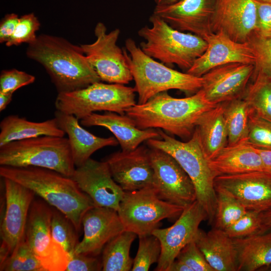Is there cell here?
Segmentation results:
<instances>
[{
  "instance_id": "cell-1",
  "label": "cell",
  "mask_w": 271,
  "mask_h": 271,
  "mask_svg": "<svg viewBox=\"0 0 271 271\" xmlns=\"http://www.w3.org/2000/svg\"><path fill=\"white\" fill-rule=\"evenodd\" d=\"M26 55L45 68L58 93L75 91L101 81L80 46L63 38L41 34L28 44Z\"/></svg>"
},
{
  "instance_id": "cell-2",
  "label": "cell",
  "mask_w": 271,
  "mask_h": 271,
  "mask_svg": "<svg viewBox=\"0 0 271 271\" xmlns=\"http://www.w3.org/2000/svg\"><path fill=\"white\" fill-rule=\"evenodd\" d=\"M217 105L208 101L201 89L184 98L173 97L165 91L145 103H136L125 114L140 129L159 128L190 139L200 117Z\"/></svg>"
},
{
  "instance_id": "cell-3",
  "label": "cell",
  "mask_w": 271,
  "mask_h": 271,
  "mask_svg": "<svg viewBox=\"0 0 271 271\" xmlns=\"http://www.w3.org/2000/svg\"><path fill=\"white\" fill-rule=\"evenodd\" d=\"M0 176L32 191L49 205L63 213L78 232L81 229L84 214L95 206L71 177L51 169L1 166Z\"/></svg>"
},
{
  "instance_id": "cell-4",
  "label": "cell",
  "mask_w": 271,
  "mask_h": 271,
  "mask_svg": "<svg viewBox=\"0 0 271 271\" xmlns=\"http://www.w3.org/2000/svg\"><path fill=\"white\" fill-rule=\"evenodd\" d=\"M125 53L138 94V104H143L153 96L171 89L193 94L203 86L202 77L173 69L144 53L135 41L128 38Z\"/></svg>"
},
{
  "instance_id": "cell-5",
  "label": "cell",
  "mask_w": 271,
  "mask_h": 271,
  "mask_svg": "<svg viewBox=\"0 0 271 271\" xmlns=\"http://www.w3.org/2000/svg\"><path fill=\"white\" fill-rule=\"evenodd\" d=\"M149 21L151 27L144 26L138 31L144 39L140 47L147 55L166 65L176 64L187 71L207 47L202 38L177 30L153 14Z\"/></svg>"
},
{
  "instance_id": "cell-6",
  "label": "cell",
  "mask_w": 271,
  "mask_h": 271,
  "mask_svg": "<svg viewBox=\"0 0 271 271\" xmlns=\"http://www.w3.org/2000/svg\"><path fill=\"white\" fill-rule=\"evenodd\" d=\"M160 139L147 141L148 145L168 153L181 165L192 181L196 192L197 200L202 206L210 223L214 221L217 195L214 188L215 175L209 165L194 131L186 142L178 141L160 129Z\"/></svg>"
},
{
  "instance_id": "cell-7",
  "label": "cell",
  "mask_w": 271,
  "mask_h": 271,
  "mask_svg": "<svg viewBox=\"0 0 271 271\" xmlns=\"http://www.w3.org/2000/svg\"><path fill=\"white\" fill-rule=\"evenodd\" d=\"M0 165L38 167L71 177L75 170L68 138L42 136L0 147Z\"/></svg>"
},
{
  "instance_id": "cell-8",
  "label": "cell",
  "mask_w": 271,
  "mask_h": 271,
  "mask_svg": "<svg viewBox=\"0 0 271 271\" xmlns=\"http://www.w3.org/2000/svg\"><path fill=\"white\" fill-rule=\"evenodd\" d=\"M135 92L134 87L99 81L75 91L58 93L55 106L57 110L79 120L98 111L124 114L136 104Z\"/></svg>"
},
{
  "instance_id": "cell-9",
  "label": "cell",
  "mask_w": 271,
  "mask_h": 271,
  "mask_svg": "<svg viewBox=\"0 0 271 271\" xmlns=\"http://www.w3.org/2000/svg\"><path fill=\"white\" fill-rule=\"evenodd\" d=\"M185 207L161 199L153 187L124 191L117 213L125 230L151 234L161 221L179 217Z\"/></svg>"
},
{
  "instance_id": "cell-10",
  "label": "cell",
  "mask_w": 271,
  "mask_h": 271,
  "mask_svg": "<svg viewBox=\"0 0 271 271\" xmlns=\"http://www.w3.org/2000/svg\"><path fill=\"white\" fill-rule=\"evenodd\" d=\"M96 40L92 43L82 44L81 48L101 81L108 83L128 84L133 80L125 56L117 45L120 30L107 32L102 22L94 28Z\"/></svg>"
},
{
  "instance_id": "cell-11",
  "label": "cell",
  "mask_w": 271,
  "mask_h": 271,
  "mask_svg": "<svg viewBox=\"0 0 271 271\" xmlns=\"http://www.w3.org/2000/svg\"><path fill=\"white\" fill-rule=\"evenodd\" d=\"M47 204L40 199L33 201L26 224L25 239L46 271H64L68 255L52 238L53 209Z\"/></svg>"
},
{
  "instance_id": "cell-12",
  "label": "cell",
  "mask_w": 271,
  "mask_h": 271,
  "mask_svg": "<svg viewBox=\"0 0 271 271\" xmlns=\"http://www.w3.org/2000/svg\"><path fill=\"white\" fill-rule=\"evenodd\" d=\"M4 180L5 209L1 224L0 264L17 249L25 237L29 210L35 194L8 178Z\"/></svg>"
},
{
  "instance_id": "cell-13",
  "label": "cell",
  "mask_w": 271,
  "mask_h": 271,
  "mask_svg": "<svg viewBox=\"0 0 271 271\" xmlns=\"http://www.w3.org/2000/svg\"><path fill=\"white\" fill-rule=\"evenodd\" d=\"M153 188L162 200L186 207L197 200L194 185L187 173L170 154L151 148Z\"/></svg>"
},
{
  "instance_id": "cell-14",
  "label": "cell",
  "mask_w": 271,
  "mask_h": 271,
  "mask_svg": "<svg viewBox=\"0 0 271 271\" xmlns=\"http://www.w3.org/2000/svg\"><path fill=\"white\" fill-rule=\"evenodd\" d=\"M207 215L197 201L185 207L175 223L165 228H156L152 234L159 240L161 253L156 271H168L181 250L193 240L199 225Z\"/></svg>"
},
{
  "instance_id": "cell-15",
  "label": "cell",
  "mask_w": 271,
  "mask_h": 271,
  "mask_svg": "<svg viewBox=\"0 0 271 271\" xmlns=\"http://www.w3.org/2000/svg\"><path fill=\"white\" fill-rule=\"evenodd\" d=\"M215 190L228 193L247 210L262 212L271 209V171H255L217 176Z\"/></svg>"
},
{
  "instance_id": "cell-16",
  "label": "cell",
  "mask_w": 271,
  "mask_h": 271,
  "mask_svg": "<svg viewBox=\"0 0 271 271\" xmlns=\"http://www.w3.org/2000/svg\"><path fill=\"white\" fill-rule=\"evenodd\" d=\"M218 0H180L171 5L156 6L153 14L173 28L205 39L213 33V21Z\"/></svg>"
},
{
  "instance_id": "cell-17",
  "label": "cell",
  "mask_w": 271,
  "mask_h": 271,
  "mask_svg": "<svg viewBox=\"0 0 271 271\" xmlns=\"http://www.w3.org/2000/svg\"><path fill=\"white\" fill-rule=\"evenodd\" d=\"M71 178L94 205L118 210L124 191L114 180L107 162L89 159L76 167Z\"/></svg>"
},
{
  "instance_id": "cell-18",
  "label": "cell",
  "mask_w": 271,
  "mask_h": 271,
  "mask_svg": "<svg viewBox=\"0 0 271 271\" xmlns=\"http://www.w3.org/2000/svg\"><path fill=\"white\" fill-rule=\"evenodd\" d=\"M255 70L253 64L233 63L212 69L202 77L206 98L217 105L242 97Z\"/></svg>"
},
{
  "instance_id": "cell-19",
  "label": "cell",
  "mask_w": 271,
  "mask_h": 271,
  "mask_svg": "<svg viewBox=\"0 0 271 271\" xmlns=\"http://www.w3.org/2000/svg\"><path fill=\"white\" fill-rule=\"evenodd\" d=\"M105 161L114 180L124 191L153 188V169L149 149L145 146L114 153Z\"/></svg>"
},
{
  "instance_id": "cell-20",
  "label": "cell",
  "mask_w": 271,
  "mask_h": 271,
  "mask_svg": "<svg viewBox=\"0 0 271 271\" xmlns=\"http://www.w3.org/2000/svg\"><path fill=\"white\" fill-rule=\"evenodd\" d=\"M84 235L74 253L97 256L110 240L125 230L117 211L95 206L89 209L82 220Z\"/></svg>"
},
{
  "instance_id": "cell-21",
  "label": "cell",
  "mask_w": 271,
  "mask_h": 271,
  "mask_svg": "<svg viewBox=\"0 0 271 271\" xmlns=\"http://www.w3.org/2000/svg\"><path fill=\"white\" fill-rule=\"evenodd\" d=\"M204 40L207 47L186 71L190 74L202 77L213 68L229 63L255 64V57L248 42H236L222 32L213 33Z\"/></svg>"
},
{
  "instance_id": "cell-22",
  "label": "cell",
  "mask_w": 271,
  "mask_h": 271,
  "mask_svg": "<svg viewBox=\"0 0 271 271\" xmlns=\"http://www.w3.org/2000/svg\"><path fill=\"white\" fill-rule=\"evenodd\" d=\"M257 21L255 0H218L213 21V32H222L233 40L248 41Z\"/></svg>"
},
{
  "instance_id": "cell-23",
  "label": "cell",
  "mask_w": 271,
  "mask_h": 271,
  "mask_svg": "<svg viewBox=\"0 0 271 271\" xmlns=\"http://www.w3.org/2000/svg\"><path fill=\"white\" fill-rule=\"evenodd\" d=\"M85 126H99L108 129L115 137L122 151L133 150L145 141L160 138L154 128L140 129L126 114L106 111L103 114L93 112L81 119Z\"/></svg>"
},
{
  "instance_id": "cell-24",
  "label": "cell",
  "mask_w": 271,
  "mask_h": 271,
  "mask_svg": "<svg viewBox=\"0 0 271 271\" xmlns=\"http://www.w3.org/2000/svg\"><path fill=\"white\" fill-rule=\"evenodd\" d=\"M55 117L60 128L68 135L75 167L83 165L96 151L118 144L113 137L102 138L90 133L80 124L79 119L73 115L56 110Z\"/></svg>"
},
{
  "instance_id": "cell-25",
  "label": "cell",
  "mask_w": 271,
  "mask_h": 271,
  "mask_svg": "<svg viewBox=\"0 0 271 271\" xmlns=\"http://www.w3.org/2000/svg\"><path fill=\"white\" fill-rule=\"evenodd\" d=\"M214 271H237V253L233 240L216 227L206 233L199 229L194 239Z\"/></svg>"
},
{
  "instance_id": "cell-26",
  "label": "cell",
  "mask_w": 271,
  "mask_h": 271,
  "mask_svg": "<svg viewBox=\"0 0 271 271\" xmlns=\"http://www.w3.org/2000/svg\"><path fill=\"white\" fill-rule=\"evenodd\" d=\"M209 165L215 177L266 170L256 148L246 142L227 145L209 160Z\"/></svg>"
},
{
  "instance_id": "cell-27",
  "label": "cell",
  "mask_w": 271,
  "mask_h": 271,
  "mask_svg": "<svg viewBox=\"0 0 271 271\" xmlns=\"http://www.w3.org/2000/svg\"><path fill=\"white\" fill-rule=\"evenodd\" d=\"M222 103L204 113L197 122L194 131L208 160L216 156L227 145V130Z\"/></svg>"
},
{
  "instance_id": "cell-28",
  "label": "cell",
  "mask_w": 271,
  "mask_h": 271,
  "mask_svg": "<svg viewBox=\"0 0 271 271\" xmlns=\"http://www.w3.org/2000/svg\"><path fill=\"white\" fill-rule=\"evenodd\" d=\"M0 129V147L13 141L42 136L63 137L65 134L55 117L35 122L17 115H9L1 121Z\"/></svg>"
},
{
  "instance_id": "cell-29",
  "label": "cell",
  "mask_w": 271,
  "mask_h": 271,
  "mask_svg": "<svg viewBox=\"0 0 271 271\" xmlns=\"http://www.w3.org/2000/svg\"><path fill=\"white\" fill-rule=\"evenodd\" d=\"M233 239L237 253V271H254L271 264V232Z\"/></svg>"
},
{
  "instance_id": "cell-30",
  "label": "cell",
  "mask_w": 271,
  "mask_h": 271,
  "mask_svg": "<svg viewBox=\"0 0 271 271\" xmlns=\"http://www.w3.org/2000/svg\"><path fill=\"white\" fill-rule=\"evenodd\" d=\"M137 236L133 232L124 230L107 243L102 251V270H131L133 259L129 251Z\"/></svg>"
},
{
  "instance_id": "cell-31",
  "label": "cell",
  "mask_w": 271,
  "mask_h": 271,
  "mask_svg": "<svg viewBox=\"0 0 271 271\" xmlns=\"http://www.w3.org/2000/svg\"><path fill=\"white\" fill-rule=\"evenodd\" d=\"M227 130V145L246 142L249 126L250 108L242 97L222 103Z\"/></svg>"
},
{
  "instance_id": "cell-32",
  "label": "cell",
  "mask_w": 271,
  "mask_h": 271,
  "mask_svg": "<svg viewBox=\"0 0 271 271\" xmlns=\"http://www.w3.org/2000/svg\"><path fill=\"white\" fill-rule=\"evenodd\" d=\"M251 79L242 97L252 112L271 120V78L254 72Z\"/></svg>"
},
{
  "instance_id": "cell-33",
  "label": "cell",
  "mask_w": 271,
  "mask_h": 271,
  "mask_svg": "<svg viewBox=\"0 0 271 271\" xmlns=\"http://www.w3.org/2000/svg\"><path fill=\"white\" fill-rule=\"evenodd\" d=\"M217 195L215 227L224 230L238 220L247 210L234 197L220 190Z\"/></svg>"
},
{
  "instance_id": "cell-34",
  "label": "cell",
  "mask_w": 271,
  "mask_h": 271,
  "mask_svg": "<svg viewBox=\"0 0 271 271\" xmlns=\"http://www.w3.org/2000/svg\"><path fill=\"white\" fill-rule=\"evenodd\" d=\"M52 238L60 244L68 256L74 252L79 242L78 231L71 221L57 209H53L51 220Z\"/></svg>"
},
{
  "instance_id": "cell-35",
  "label": "cell",
  "mask_w": 271,
  "mask_h": 271,
  "mask_svg": "<svg viewBox=\"0 0 271 271\" xmlns=\"http://www.w3.org/2000/svg\"><path fill=\"white\" fill-rule=\"evenodd\" d=\"M1 271H46L25 238L16 250L0 264Z\"/></svg>"
},
{
  "instance_id": "cell-36",
  "label": "cell",
  "mask_w": 271,
  "mask_h": 271,
  "mask_svg": "<svg viewBox=\"0 0 271 271\" xmlns=\"http://www.w3.org/2000/svg\"><path fill=\"white\" fill-rule=\"evenodd\" d=\"M139 243L131 270L148 271L151 265L158 262L161 253L158 238L152 233L139 235Z\"/></svg>"
},
{
  "instance_id": "cell-37",
  "label": "cell",
  "mask_w": 271,
  "mask_h": 271,
  "mask_svg": "<svg viewBox=\"0 0 271 271\" xmlns=\"http://www.w3.org/2000/svg\"><path fill=\"white\" fill-rule=\"evenodd\" d=\"M260 213L247 210L224 231L231 238L236 239L248 237L268 230L262 225Z\"/></svg>"
},
{
  "instance_id": "cell-38",
  "label": "cell",
  "mask_w": 271,
  "mask_h": 271,
  "mask_svg": "<svg viewBox=\"0 0 271 271\" xmlns=\"http://www.w3.org/2000/svg\"><path fill=\"white\" fill-rule=\"evenodd\" d=\"M246 142L256 148L271 149V120L250 110Z\"/></svg>"
},
{
  "instance_id": "cell-39",
  "label": "cell",
  "mask_w": 271,
  "mask_h": 271,
  "mask_svg": "<svg viewBox=\"0 0 271 271\" xmlns=\"http://www.w3.org/2000/svg\"><path fill=\"white\" fill-rule=\"evenodd\" d=\"M248 42L255 57L254 72L271 78V37L253 33Z\"/></svg>"
},
{
  "instance_id": "cell-40",
  "label": "cell",
  "mask_w": 271,
  "mask_h": 271,
  "mask_svg": "<svg viewBox=\"0 0 271 271\" xmlns=\"http://www.w3.org/2000/svg\"><path fill=\"white\" fill-rule=\"evenodd\" d=\"M40 23L34 13L24 15L19 18L15 30L5 44L7 47L19 46L23 43H32L37 37L36 32L39 30Z\"/></svg>"
},
{
  "instance_id": "cell-41",
  "label": "cell",
  "mask_w": 271,
  "mask_h": 271,
  "mask_svg": "<svg viewBox=\"0 0 271 271\" xmlns=\"http://www.w3.org/2000/svg\"><path fill=\"white\" fill-rule=\"evenodd\" d=\"M35 81V77L16 69L2 70L0 74V92L14 93L17 89Z\"/></svg>"
},
{
  "instance_id": "cell-42",
  "label": "cell",
  "mask_w": 271,
  "mask_h": 271,
  "mask_svg": "<svg viewBox=\"0 0 271 271\" xmlns=\"http://www.w3.org/2000/svg\"><path fill=\"white\" fill-rule=\"evenodd\" d=\"M176 259L184 263L191 271H214L194 240L181 250Z\"/></svg>"
},
{
  "instance_id": "cell-43",
  "label": "cell",
  "mask_w": 271,
  "mask_h": 271,
  "mask_svg": "<svg viewBox=\"0 0 271 271\" xmlns=\"http://www.w3.org/2000/svg\"><path fill=\"white\" fill-rule=\"evenodd\" d=\"M102 270L101 260L97 256L73 253L68 256L65 271H96Z\"/></svg>"
},
{
  "instance_id": "cell-44",
  "label": "cell",
  "mask_w": 271,
  "mask_h": 271,
  "mask_svg": "<svg viewBox=\"0 0 271 271\" xmlns=\"http://www.w3.org/2000/svg\"><path fill=\"white\" fill-rule=\"evenodd\" d=\"M257 21L254 33L263 36L271 37V3L255 0Z\"/></svg>"
},
{
  "instance_id": "cell-45",
  "label": "cell",
  "mask_w": 271,
  "mask_h": 271,
  "mask_svg": "<svg viewBox=\"0 0 271 271\" xmlns=\"http://www.w3.org/2000/svg\"><path fill=\"white\" fill-rule=\"evenodd\" d=\"M18 15L15 13L8 14L0 22V43H6L13 35L19 22Z\"/></svg>"
},
{
  "instance_id": "cell-46",
  "label": "cell",
  "mask_w": 271,
  "mask_h": 271,
  "mask_svg": "<svg viewBox=\"0 0 271 271\" xmlns=\"http://www.w3.org/2000/svg\"><path fill=\"white\" fill-rule=\"evenodd\" d=\"M255 148L261 158L266 170L271 171V149Z\"/></svg>"
},
{
  "instance_id": "cell-47",
  "label": "cell",
  "mask_w": 271,
  "mask_h": 271,
  "mask_svg": "<svg viewBox=\"0 0 271 271\" xmlns=\"http://www.w3.org/2000/svg\"><path fill=\"white\" fill-rule=\"evenodd\" d=\"M168 271H191L184 263L175 259L170 266Z\"/></svg>"
},
{
  "instance_id": "cell-48",
  "label": "cell",
  "mask_w": 271,
  "mask_h": 271,
  "mask_svg": "<svg viewBox=\"0 0 271 271\" xmlns=\"http://www.w3.org/2000/svg\"><path fill=\"white\" fill-rule=\"evenodd\" d=\"M13 93L0 92V111L4 110L12 99Z\"/></svg>"
},
{
  "instance_id": "cell-49",
  "label": "cell",
  "mask_w": 271,
  "mask_h": 271,
  "mask_svg": "<svg viewBox=\"0 0 271 271\" xmlns=\"http://www.w3.org/2000/svg\"><path fill=\"white\" fill-rule=\"evenodd\" d=\"M261 218L263 226L266 230L271 229V209L261 212Z\"/></svg>"
},
{
  "instance_id": "cell-50",
  "label": "cell",
  "mask_w": 271,
  "mask_h": 271,
  "mask_svg": "<svg viewBox=\"0 0 271 271\" xmlns=\"http://www.w3.org/2000/svg\"><path fill=\"white\" fill-rule=\"evenodd\" d=\"M180 0H154L156 6H166L175 3Z\"/></svg>"
},
{
  "instance_id": "cell-51",
  "label": "cell",
  "mask_w": 271,
  "mask_h": 271,
  "mask_svg": "<svg viewBox=\"0 0 271 271\" xmlns=\"http://www.w3.org/2000/svg\"><path fill=\"white\" fill-rule=\"evenodd\" d=\"M259 1H264V2H267V3H271V0H259Z\"/></svg>"
}]
</instances>
